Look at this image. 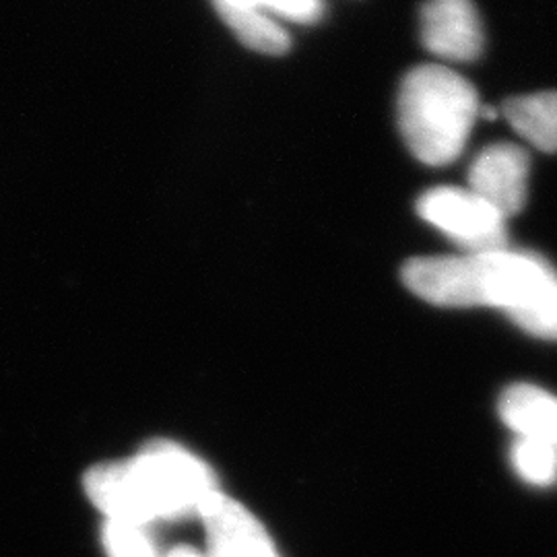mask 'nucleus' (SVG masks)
<instances>
[{
    "instance_id": "1",
    "label": "nucleus",
    "mask_w": 557,
    "mask_h": 557,
    "mask_svg": "<svg viewBox=\"0 0 557 557\" xmlns=\"http://www.w3.org/2000/svg\"><path fill=\"white\" fill-rule=\"evenodd\" d=\"M405 285L444 308L490 306L504 310L535 337L557 338L556 269L533 252L492 250L409 260Z\"/></svg>"
},
{
    "instance_id": "2",
    "label": "nucleus",
    "mask_w": 557,
    "mask_h": 557,
    "mask_svg": "<svg viewBox=\"0 0 557 557\" xmlns=\"http://www.w3.org/2000/svg\"><path fill=\"white\" fill-rule=\"evenodd\" d=\"M85 490L106 517L139 527L199 512L218 492L211 469L172 442H153L133 460L94 467Z\"/></svg>"
},
{
    "instance_id": "3",
    "label": "nucleus",
    "mask_w": 557,
    "mask_h": 557,
    "mask_svg": "<svg viewBox=\"0 0 557 557\" xmlns=\"http://www.w3.org/2000/svg\"><path fill=\"white\" fill-rule=\"evenodd\" d=\"M481 112L475 87L440 64L407 73L398 94V126L425 165H448L462 153Z\"/></svg>"
},
{
    "instance_id": "4",
    "label": "nucleus",
    "mask_w": 557,
    "mask_h": 557,
    "mask_svg": "<svg viewBox=\"0 0 557 557\" xmlns=\"http://www.w3.org/2000/svg\"><path fill=\"white\" fill-rule=\"evenodd\" d=\"M418 211L423 220L455 239L467 255L508 248V220L471 188H432L418 200Z\"/></svg>"
},
{
    "instance_id": "5",
    "label": "nucleus",
    "mask_w": 557,
    "mask_h": 557,
    "mask_svg": "<svg viewBox=\"0 0 557 557\" xmlns=\"http://www.w3.org/2000/svg\"><path fill=\"white\" fill-rule=\"evenodd\" d=\"M529 153L510 143H499L483 149L469 170V186L481 199L487 200L506 220L515 218L529 193Z\"/></svg>"
},
{
    "instance_id": "6",
    "label": "nucleus",
    "mask_w": 557,
    "mask_h": 557,
    "mask_svg": "<svg viewBox=\"0 0 557 557\" xmlns=\"http://www.w3.org/2000/svg\"><path fill=\"white\" fill-rule=\"evenodd\" d=\"M421 40L440 59L469 62L483 48V29L473 0H425Z\"/></svg>"
},
{
    "instance_id": "7",
    "label": "nucleus",
    "mask_w": 557,
    "mask_h": 557,
    "mask_svg": "<svg viewBox=\"0 0 557 557\" xmlns=\"http://www.w3.org/2000/svg\"><path fill=\"white\" fill-rule=\"evenodd\" d=\"M199 515L207 529L209 557H278L264 527L236 499L213 492Z\"/></svg>"
},
{
    "instance_id": "8",
    "label": "nucleus",
    "mask_w": 557,
    "mask_h": 557,
    "mask_svg": "<svg viewBox=\"0 0 557 557\" xmlns=\"http://www.w3.org/2000/svg\"><path fill=\"white\" fill-rule=\"evenodd\" d=\"M499 413L518 436L543 440L557 450V398L549 393L517 384L504 393Z\"/></svg>"
},
{
    "instance_id": "9",
    "label": "nucleus",
    "mask_w": 557,
    "mask_h": 557,
    "mask_svg": "<svg viewBox=\"0 0 557 557\" xmlns=\"http://www.w3.org/2000/svg\"><path fill=\"white\" fill-rule=\"evenodd\" d=\"M502 114L524 140L539 151H557V91L512 98L502 106Z\"/></svg>"
},
{
    "instance_id": "10",
    "label": "nucleus",
    "mask_w": 557,
    "mask_h": 557,
    "mask_svg": "<svg viewBox=\"0 0 557 557\" xmlns=\"http://www.w3.org/2000/svg\"><path fill=\"white\" fill-rule=\"evenodd\" d=\"M225 25L244 46L262 54H283L289 50L287 32L267 11L244 4L215 2Z\"/></svg>"
},
{
    "instance_id": "11",
    "label": "nucleus",
    "mask_w": 557,
    "mask_h": 557,
    "mask_svg": "<svg viewBox=\"0 0 557 557\" xmlns=\"http://www.w3.org/2000/svg\"><path fill=\"white\" fill-rule=\"evenodd\" d=\"M512 465L518 475L533 485L557 481V450L543 440L520 436L512 448Z\"/></svg>"
},
{
    "instance_id": "12",
    "label": "nucleus",
    "mask_w": 557,
    "mask_h": 557,
    "mask_svg": "<svg viewBox=\"0 0 557 557\" xmlns=\"http://www.w3.org/2000/svg\"><path fill=\"white\" fill-rule=\"evenodd\" d=\"M108 557H158L145 527L108 518L103 529Z\"/></svg>"
},
{
    "instance_id": "13",
    "label": "nucleus",
    "mask_w": 557,
    "mask_h": 557,
    "mask_svg": "<svg viewBox=\"0 0 557 557\" xmlns=\"http://www.w3.org/2000/svg\"><path fill=\"white\" fill-rule=\"evenodd\" d=\"M259 9L298 23H312L322 15L320 0H259Z\"/></svg>"
},
{
    "instance_id": "14",
    "label": "nucleus",
    "mask_w": 557,
    "mask_h": 557,
    "mask_svg": "<svg viewBox=\"0 0 557 557\" xmlns=\"http://www.w3.org/2000/svg\"><path fill=\"white\" fill-rule=\"evenodd\" d=\"M168 557H209L202 556L199 552H195V549H190V547H176L172 554Z\"/></svg>"
}]
</instances>
